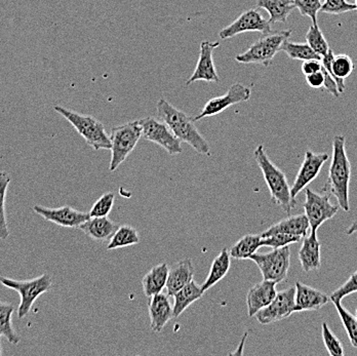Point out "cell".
Masks as SVG:
<instances>
[{
    "label": "cell",
    "mask_w": 357,
    "mask_h": 356,
    "mask_svg": "<svg viewBox=\"0 0 357 356\" xmlns=\"http://www.w3.org/2000/svg\"><path fill=\"white\" fill-rule=\"evenodd\" d=\"M257 164L262 171L263 177L269 189L271 199L280 206L287 215L295 208L297 201L291 197V186L287 181L286 173L275 166L267 155L263 145H259L254 151Z\"/></svg>",
    "instance_id": "obj_3"
},
{
    "label": "cell",
    "mask_w": 357,
    "mask_h": 356,
    "mask_svg": "<svg viewBox=\"0 0 357 356\" xmlns=\"http://www.w3.org/2000/svg\"><path fill=\"white\" fill-rule=\"evenodd\" d=\"M303 238L291 235V234L276 233L268 238H262V247H270L272 249L287 247V245L297 244Z\"/></svg>",
    "instance_id": "obj_39"
},
{
    "label": "cell",
    "mask_w": 357,
    "mask_h": 356,
    "mask_svg": "<svg viewBox=\"0 0 357 356\" xmlns=\"http://www.w3.org/2000/svg\"><path fill=\"white\" fill-rule=\"evenodd\" d=\"M306 201L304 203L305 215L309 221L310 230H319L324 222L334 218L338 214L340 206L331 203L330 199L332 195L330 193L314 192L312 189L307 188L305 192Z\"/></svg>",
    "instance_id": "obj_9"
},
{
    "label": "cell",
    "mask_w": 357,
    "mask_h": 356,
    "mask_svg": "<svg viewBox=\"0 0 357 356\" xmlns=\"http://www.w3.org/2000/svg\"><path fill=\"white\" fill-rule=\"evenodd\" d=\"M54 110L73 125L75 131L84 139L86 144L93 150H110V136L101 121L91 115L72 111L62 106L56 105Z\"/></svg>",
    "instance_id": "obj_4"
},
{
    "label": "cell",
    "mask_w": 357,
    "mask_h": 356,
    "mask_svg": "<svg viewBox=\"0 0 357 356\" xmlns=\"http://www.w3.org/2000/svg\"><path fill=\"white\" fill-rule=\"evenodd\" d=\"M354 4H356V10H357V0H354Z\"/></svg>",
    "instance_id": "obj_46"
},
{
    "label": "cell",
    "mask_w": 357,
    "mask_h": 356,
    "mask_svg": "<svg viewBox=\"0 0 357 356\" xmlns=\"http://www.w3.org/2000/svg\"><path fill=\"white\" fill-rule=\"evenodd\" d=\"M330 160L328 153H314L312 150H307L305 153L304 162L298 171L295 182L291 187V197L296 199L300 192L306 188L311 182L319 177L322 167Z\"/></svg>",
    "instance_id": "obj_14"
},
{
    "label": "cell",
    "mask_w": 357,
    "mask_h": 356,
    "mask_svg": "<svg viewBox=\"0 0 357 356\" xmlns=\"http://www.w3.org/2000/svg\"><path fill=\"white\" fill-rule=\"evenodd\" d=\"M204 292L202 286H198L197 281L193 279L188 284L178 291L174 295V318H177L182 316L183 312L192 305L195 302L200 300L204 297Z\"/></svg>",
    "instance_id": "obj_26"
},
{
    "label": "cell",
    "mask_w": 357,
    "mask_h": 356,
    "mask_svg": "<svg viewBox=\"0 0 357 356\" xmlns=\"http://www.w3.org/2000/svg\"><path fill=\"white\" fill-rule=\"evenodd\" d=\"M321 61L322 67L336 82L340 94H343L346 88L344 80L351 75L354 70V61L349 56L344 54L335 56L332 49L326 56H322Z\"/></svg>",
    "instance_id": "obj_17"
},
{
    "label": "cell",
    "mask_w": 357,
    "mask_h": 356,
    "mask_svg": "<svg viewBox=\"0 0 357 356\" xmlns=\"http://www.w3.org/2000/svg\"><path fill=\"white\" fill-rule=\"evenodd\" d=\"M296 8L304 17L312 20V24H317V14L321 12V0H294Z\"/></svg>",
    "instance_id": "obj_38"
},
{
    "label": "cell",
    "mask_w": 357,
    "mask_h": 356,
    "mask_svg": "<svg viewBox=\"0 0 357 356\" xmlns=\"http://www.w3.org/2000/svg\"><path fill=\"white\" fill-rule=\"evenodd\" d=\"M346 233H347L348 235H352L354 233H357V220L354 221V222L350 225V227L348 228Z\"/></svg>",
    "instance_id": "obj_44"
},
{
    "label": "cell",
    "mask_w": 357,
    "mask_h": 356,
    "mask_svg": "<svg viewBox=\"0 0 357 356\" xmlns=\"http://www.w3.org/2000/svg\"><path fill=\"white\" fill-rule=\"evenodd\" d=\"M142 138L140 121H130L111 130V160L109 171H115L136 148Z\"/></svg>",
    "instance_id": "obj_5"
},
{
    "label": "cell",
    "mask_w": 357,
    "mask_h": 356,
    "mask_svg": "<svg viewBox=\"0 0 357 356\" xmlns=\"http://www.w3.org/2000/svg\"><path fill=\"white\" fill-rule=\"evenodd\" d=\"M15 306L8 302L0 301V334L10 344L18 345L21 338L13 325V314Z\"/></svg>",
    "instance_id": "obj_30"
},
{
    "label": "cell",
    "mask_w": 357,
    "mask_h": 356,
    "mask_svg": "<svg viewBox=\"0 0 357 356\" xmlns=\"http://www.w3.org/2000/svg\"><path fill=\"white\" fill-rule=\"evenodd\" d=\"M342 323H343L344 329L347 333L348 338L351 342L352 346L357 348V318L354 314H350L343 305L341 301L333 302Z\"/></svg>",
    "instance_id": "obj_35"
},
{
    "label": "cell",
    "mask_w": 357,
    "mask_h": 356,
    "mask_svg": "<svg viewBox=\"0 0 357 356\" xmlns=\"http://www.w3.org/2000/svg\"><path fill=\"white\" fill-rule=\"evenodd\" d=\"M357 293V270L349 279H347L340 288H337L332 295H331V301L336 302L343 300L345 297Z\"/></svg>",
    "instance_id": "obj_41"
},
{
    "label": "cell",
    "mask_w": 357,
    "mask_h": 356,
    "mask_svg": "<svg viewBox=\"0 0 357 356\" xmlns=\"http://www.w3.org/2000/svg\"><path fill=\"white\" fill-rule=\"evenodd\" d=\"M295 312L315 311L331 301L330 297L302 282H296Z\"/></svg>",
    "instance_id": "obj_20"
},
{
    "label": "cell",
    "mask_w": 357,
    "mask_h": 356,
    "mask_svg": "<svg viewBox=\"0 0 357 356\" xmlns=\"http://www.w3.org/2000/svg\"><path fill=\"white\" fill-rule=\"evenodd\" d=\"M356 318H357V309H356Z\"/></svg>",
    "instance_id": "obj_47"
},
{
    "label": "cell",
    "mask_w": 357,
    "mask_h": 356,
    "mask_svg": "<svg viewBox=\"0 0 357 356\" xmlns=\"http://www.w3.org/2000/svg\"><path fill=\"white\" fill-rule=\"evenodd\" d=\"M140 123L144 140L162 147L169 155L182 153V141L174 134L162 121H158L153 117H146L140 119Z\"/></svg>",
    "instance_id": "obj_10"
},
{
    "label": "cell",
    "mask_w": 357,
    "mask_h": 356,
    "mask_svg": "<svg viewBox=\"0 0 357 356\" xmlns=\"http://www.w3.org/2000/svg\"><path fill=\"white\" fill-rule=\"evenodd\" d=\"M296 286H289L282 292L276 294L273 301L257 312V320L261 325H270L276 321L282 320L295 314Z\"/></svg>",
    "instance_id": "obj_11"
},
{
    "label": "cell",
    "mask_w": 357,
    "mask_h": 356,
    "mask_svg": "<svg viewBox=\"0 0 357 356\" xmlns=\"http://www.w3.org/2000/svg\"><path fill=\"white\" fill-rule=\"evenodd\" d=\"M250 95H252V90L249 86H243L241 84H232L225 95L215 97L206 102L202 112L195 117L193 121H197L206 118V117H212L220 114L233 105L249 101Z\"/></svg>",
    "instance_id": "obj_12"
},
{
    "label": "cell",
    "mask_w": 357,
    "mask_h": 356,
    "mask_svg": "<svg viewBox=\"0 0 357 356\" xmlns=\"http://www.w3.org/2000/svg\"><path fill=\"white\" fill-rule=\"evenodd\" d=\"M307 43L310 45L311 49L321 56H326L331 51L328 41L324 38V34L319 24H312L309 28L306 34Z\"/></svg>",
    "instance_id": "obj_34"
},
{
    "label": "cell",
    "mask_w": 357,
    "mask_h": 356,
    "mask_svg": "<svg viewBox=\"0 0 357 356\" xmlns=\"http://www.w3.org/2000/svg\"><path fill=\"white\" fill-rule=\"evenodd\" d=\"M156 109H158V117L171 129L178 139H180L182 142L187 143L197 153L211 155L210 144L195 127V121H193L192 117L177 109L163 98L158 100Z\"/></svg>",
    "instance_id": "obj_2"
},
{
    "label": "cell",
    "mask_w": 357,
    "mask_h": 356,
    "mask_svg": "<svg viewBox=\"0 0 357 356\" xmlns=\"http://www.w3.org/2000/svg\"><path fill=\"white\" fill-rule=\"evenodd\" d=\"M2 336H1V334H0V338H1ZM2 355V350H1V345H0V356Z\"/></svg>",
    "instance_id": "obj_45"
},
{
    "label": "cell",
    "mask_w": 357,
    "mask_h": 356,
    "mask_svg": "<svg viewBox=\"0 0 357 356\" xmlns=\"http://www.w3.org/2000/svg\"><path fill=\"white\" fill-rule=\"evenodd\" d=\"M291 36V30L276 32L263 36L256 42L252 43L248 51L235 56V61L243 64H261L269 67L273 59L280 52L284 41Z\"/></svg>",
    "instance_id": "obj_7"
},
{
    "label": "cell",
    "mask_w": 357,
    "mask_h": 356,
    "mask_svg": "<svg viewBox=\"0 0 357 356\" xmlns=\"http://www.w3.org/2000/svg\"><path fill=\"white\" fill-rule=\"evenodd\" d=\"M33 212L43 217L45 221L66 228H79L80 225L91 218L89 212H80L68 206L52 208L36 205L33 206Z\"/></svg>",
    "instance_id": "obj_15"
},
{
    "label": "cell",
    "mask_w": 357,
    "mask_h": 356,
    "mask_svg": "<svg viewBox=\"0 0 357 356\" xmlns=\"http://www.w3.org/2000/svg\"><path fill=\"white\" fill-rule=\"evenodd\" d=\"M351 164L346 153V137L337 134L333 140V157L328 171V182L324 191L336 197L340 208L349 212V184Z\"/></svg>",
    "instance_id": "obj_1"
},
{
    "label": "cell",
    "mask_w": 357,
    "mask_h": 356,
    "mask_svg": "<svg viewBox=\"0 0 357 356\" xmlns=\"http://www.w3.org/2000/svg\"><path fill=\"white\" fill-rule=\"evenodd\" d=\"M12 179L6 171H0V240H8L10 236L8 220H6V203L8 186Z\"/></svg>",
    "instance_id": "obj_32"
},
{
    "label": "cell",
    "mask_w": 357,
    "mask_h": 356,
    "mask_svg": "<svg viewBox=\"0 0 357 356\" xmlns=\"http://www.w3.org/2000/svg\"><path fill=\"white\" fill-rule=\"evenodd\" d=\"M220 47L218 41H202L200 43L199 58L195 72L186 82V86H190L195 82H220L214 62V51Z\"/></svg>",
    "instance_id": "obj_16"
},
{
    "label": "cell",
    "mask_w": 357,
    "mask_h": 356,
    "mask_svg": "<svg viewBox=\"0 0 357 356\" xmlns=\"http://www.w3.org/2000/svg\"><path fill=\"white\" fill-rule=\"evenodd\" d=\"M321 247L317 230H310V234L305 236L299 251V261L305 272L319 270L321 268Z\"/></svg>",
    "instance_id": "obj_21"
},
{
    "label": "cell",
    "mask_w": 357,
    "mask_h": 356,
    "mask_svg": "<svg viewBox=\"0 0 357 356\" xmlns=\"http://www.w3.org/2000/svg\"><path fill=\"white\" fill-rule=\"evenodd\" d=\"M230 267H231V256H230L229 251L224 247L213 261L208 277L202 284V291L204 293L208 292L218 282L221 281L229 272Z\"/></svg>",
    "instance_id": "obj_27"
},
{
    "label": "cell",
    "mask_w": 357,
    "mask_h": 356,
    "mask_svg": "<svg viewBox=\"0 0 357 356\" xmlns=\"http://www.w3.org/2000/svg\"><path fill=\"white\" fill-rule=\"evenodd\" d=\"M324 82H326V76H324V72L322 69L319 72L306 75L307 84H308L310 88H315V90L324 88Z\"/></svg>",
    "instance_id": "obj_42"
},
{
    "label": "cell",
    "mask_w": 357,
    "mask_h": 356,
    "mask_svg": "<svg viewBox=\"0 0 357 356\" xmlns=\"http://www.w3.org/2000/svg\"><path fill=\"white\" fill-rule=\"evenodd\" d=\"M309 229H310V225H309L306 215H296V216H289L284 220L270 226L260 235L261 238H265L273 235V234L284 233L304 238L308 233Z\"/></svg>",
    "instance_id": "obj_22"
},
{
    "label": "cell",
    "mask_w": 357,
    "mask_h": 356,
    "mask_svg": "<svg viewBox=\"0 0 357 356\" xmlns=\"http://www.w3.org/2000/svg\"><path fill=\"white\" fill-rule=\"evenodd\" d=\"M280 51L284 52L291 60L308 61L321 60V56L317 55L308 43L291 42L287 39L282 45Z\"/></svg>",
    "instance_id": "obj_33"
},
{
    "label": "cell",
    "mask_w": 357,
    "mask_h": 356,
    "mask_svg": "<svg viewBox=\"0 0 357 356\" xmlns=\"http://www.w3.org/2000/svg\"><path fill=\"white\" fill-rule=\"evenodd\" d=\"M119 227V224L108 217H91L80 225L79 229L95 242H104L110 240Z\"/></svg>",
    "instance_id": "obj_24"
},
{
    "label": "cell",
    "mask_w": 357,
    "mask_h": 356,
    "mask_svg": "<svg viewBox=\"0 0 357 356\" xmlns=\"http://www.w3.org/2000/svg\"><path fill=\"white\" fill-rule=\"evenodd\" d=\"M148 310H149L150 329L154 333L162 332L165 325L174 318V308L169 301V296L162 292L149 298Z\"/></svg>",
    "instance_id": "obj_18"
},
{
    "label": "cell",
    "mask_w": 357,
    "mask_h": 356,
    "mask_svg": "<svg viewBox=\"0 0 357 356\" xmlns=\"http://www.w3.org/2000/svg\"><path fill=\"white\" fill-rule=\"evenodd\" d=\"M321 61L319 60L304 61L303 65H302V72H303L305 76L319 72V71H321Z\"/></svg>",
    "instance_id": "obj_43"
},
{
    "label": "cell",
    "mask_w": 357,
    "mask_h": 356,
    "mask_svg": "<svg viewBox=\"0 0 357 356\" xmlns=\"http://www.w3.org/2000/svg\"><path fill=\"white\" fill-rule=\"evenodd\" d=\"M115 194L113 192H107L102 195L100 199H97L91 210H89V216L91 217H108L114 206Z\"/></svg>",
    "instance_id": "obj_37"
},
{
    "label": "cell",
    "mask_w": 357,
    "mask_h": 356,
    "mask_svg": "<svg viewBox=\"0 0 357 356\" xmlns=\"http://www.w3.org/2000/svg\"><path fill=\"white\" fill-rule=\"evenodd\" d=\"M0 284L10 290L16 291L20 295L18 318L23 319L29 316L37 299L41 295L51 291L53 286V279L47 273L28 281H15L8 277H0Z\"/></svg>",
    "instance_id": "obj_6"
},
{
    "label": "cell",
    "mask_w": 357,
    "mask_h": 356,
    "mask_svg": "<svg viewBox=\"0 0 357 356\" xmlns=\"http://www.w3.org/2000/svg\"><path fill=\"white\" fill-rule=\"evenodd\" d=\"M262 247V238L258 234H247L229 249L230 256L235 260L250 259Z\"/></svg>",
    "instance_id": "obj_29"
},
{
    "label": "cell",
    "mask_w": 357,
    "mask_h": 356,
    "mask_svg": "<svg viewBox=\"0 0 357 356\" xmlns=\"http://www.w3.org/2000/svg\"><path fill=\"white\" fill-rule=\"evenodd\" d=\"M321 335L322 341H324V346H326L328 355L331 356H343L345 355L343 344L336 337V335L333 333L332 330L330 329L326 323H322Z\"/></svg>",
    "instance_id": "obj_36"
},
{
    "label": "cell",
    "mask_w": 357,
    "mask_h": 356,
    "mask_svg": "<svg viewBox=\"0 0 357 356\" xmlns=\"http://www.w3.org/2000/svg\"><path fill=\"white\" fill-rule=\"evenodd\" d=\"M257 8L267 10L270 24L284 23L295 10L294 0H258Z\"/></svg>",
    "instance_id": "obj_28"
},
{
    "label": "cell",
    "mask_w": 357,
    "mask_h": 356,
    "mask_svg": "<svg viewBox=\"0 0 357 356\" xmlns=\"http://www.w3.org/2000/svg\"><path fill=\"white\" fill-rule=\"evenodd\" d=\"M140 242L141 238L139 235V232L134 227L128 225L119 226L109 240L107 249L111 251V249L132 247V245L140 244Z\"/></svg>",
    "instance_id": "obj_31"
},
{
    "label": "cell",
    "mask_w": 357,
    "mask_h": 356,
    "mask_svg": "<svg viewBox=\"0 0 357 356\" xmlns=\"http://www.w3.org/2000/svg\"><path fill=\"white\" fill-rule=\"evenodd\" d=\"M356 10V4L350 3L347 0H324L321 10L326 14L341 15Z\"/></svg>",
    "instance_id": "obj_40"
},
{
    "label": "cell",
    "mask_w": 357,
    "mask_h": 356,
    "mask_svg": "<svg viewBox=\"0 0 357 356\" xmlns=\"http://www.w3.org/2000/svg\"><path fill=\"white\" fill-rule=\"evenodd\" d=\"M276 284L275 281L263 279L250 288L247 296L248 316L250 318H254L257 312L267 307L273 301L278 294Z\"/></svg>",
    "instance_id": "obj_19"
},
{
    "label": "cell",
    "mask_w": 357,
    "mask_h": 356,
    "mask_svg": "<svg viewBox=\"0 0 357 356\" xmlns=\"http://www.w3.org/2000/svg\"><path fill=\"white\" fill-rule=\"evenodd\" d=\"M245 32H261L263 36L271 33V24L265 19L258 10H249L243 13L234 22L220 31L221 39L234 38Z\"/></svg>",
    "instance_id": "obj_13"
},
{
    "label": "cell",
    "mask_w": 357,
    "mask_h": 356,
    "mask_svg": "<svg viewBox=\"0 0 357 356\" xmlns=\"http://www.w3.org/2000/svg\"><path fill=\"white\" fill-rule=\"evenodd\" d=\"M169 269L167 263H160L156 266L152 267L142 279L144 295L147 298L155 296L162 292L167 286V277H169Z\"/></svg>",
    "instance_id": "obj_25"
},
{
    "label": "cell",
    "mask_w": 357,
    "mask_h": 356,
    "mask_svg": "<svg viewBox=\"0 0 357 356\" xmlns=\"http://www.w3.org/2000/svg\"><path fill=\"white\" fill-rule=\"evenodd\" d=\"M195 279V267L190 258L181 260L169 270L167 281V294L173 297L178 291Z\"/></svg>",
    "instance_id": "obj_23"
},
{
    "label": "cell",
    "mask_w": 357,
    "mask_h": 356,
    "mask_svg": "<svg viewBox=\"0 0 357 356\" xmlns=\"http://www.w3.org/2000/svg\"><path fill=\"white\" fill-rule=\"evenodd\" d=\"M256 263L263 279L280 284L286 281L291 266V249L287 247L273 249L270 253H256L250 259Z\"/></svg>",
    "instance_id": "obj_8"
}]
</instances>
